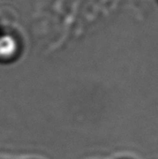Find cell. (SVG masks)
Instances as JSON below:
<instances>
[{
	"mask_svg": "<svg viewBox=\"0 0 158 159\" xmlns=\"http://www.w3.org/2000/svg\"><path fill=\"white\" fill-rule=\"evenodd\" d=\"M17 48V44L15 39L8 35L3 34L0 35V56L8 57L12 55Z\"/></svg>",
	"mask_w": 158,
	"mask_h": 159,
	"instance_id": "1",
	"label": "cell"
}]
</instances>
